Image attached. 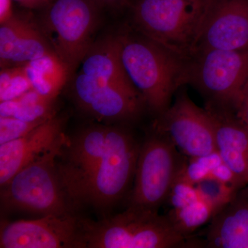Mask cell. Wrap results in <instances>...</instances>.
<instances>
[{"label":"cell","mask_w":248,"mask_h":248,"mask_svg":"<svg viewBox=\"0 0 248 248\" xmlns=\"http://www.w3.org/2000/svg\"><path fill=\"white\" fill-rule=\"evenodd\" d=\"M127 78L157 117L172 104L174 93L188 84V60L133 30L117 35Z\"/></svg>","instance_id":"cell-1"},{"label":"cell","mask_w":248,"mask_h":248,"mask_svg":"<svg viewBox=\"0 0 248 248\" xmlns=\"http://www.w3.org/2000/svg\"><path fill=\"white\" fill-rule=\"evenodd\" d=\"M79 248H174L194 246L167 215L128 206L99 221L80 218Z\"/></svg>","instance_id":"cell-2"},{"label":"cell","mask_w":248,"mask_h":248,"mask_svg":"<svg viewBox=\"0 0 248 248\" xmlns=\"http://www.w3.org/2000/svg\"><path fill=\"white\" fill-rule=\"evenodd\" d=\"M215 0H138L132 13L134 30L184 60L197 53Z\"/></svg>","instance_id":"cell-3"},{"label":"cell","mask_w":248,"mask_h":248,"mask_svg":"<svg viewBox=\"0 0 248 248\" xmlns=\"http://www.w3.org/2000/svg\"><path fill=\"white\" fill-rule=\"evenodd\" d=\"M141 144L125 125H108L107 151L70 199L73 208L106 211L118 203L135 179Z\"/></svg>","instance_id":"cell-4"},{"label":"cell","mask_w":248,"mask_h":248,"mask_svg":"<svg viewBox=\"0 0 248 248\" xmlns=\"http://www.w3.org/2000/svg\"><path fill=\"white\" fill-rule=\"evenodd\" d=\"M66 135L51 148L11 178L0 192L1 208L46 215L73 213V207L59 177L58 158Z\"/></svg>","instance_id":"cell-5"},{"label":"cell","mask_w":248,"mask_h":248,"mask_svg":"<svg viewBox=\"0 0 248 248\" xmlns=\"http://www.w3.org/2000/svg\"><path fill=\"white\" fill-rule=\"evenodd\" d=\"M167 137L152 128L142 142L128 206L159 210L186 159Z\"/></svg>","instance_id":"cell-6"},{"label":"cell","mask_w":248,"mask_h":248,"mask_svg":"<svg viewBox=\"0 0 248 248\" xmlns=\"http://www.w3.org/2000/svg\"><path fill=\"white\" fill-rule=\"evenodd\" d=\"M188 77L206 105L232 110L248 79V49L198 50L189 60Z\"/></svg>","instance_id":"cell-7"},{"label":"cell","mask_w":248,"mask_h":248,"mask_svg":"<svg viewBox=\"0 0 248 248\" xmlns=\"http://www.w3.org/2000/svg\"><path fill=\"white\" fill-rule=\"evenodd\" d=\"M97 7L93 0H56L46 16V36L71 74L93 43Z\"/></svg>","instance_id":"cell-8"},{"label":"cell","mask_w":248,"mask_h":248,"mask_svg":"<svg viewBox=\"0 0 248 248\" xmlns=\"http://www.w3.org/2000/svg\"><path fill=\"white\" fill-rule=\"evenodd\" d=\"M153 128L169 139L188 158L205 156L217 151L215 129L210 114L191 100L186 92L156 117Z\"/></svg>","instance_id":"cell-9"},{"label":"cell","mask_w":248,"mask_h":248,"mask_svg":"<svg viewBox=\"0 0 248 248\" xmlns=\"http://www.w3.org/2000/svg\"><path fill=\"white\" fill-rule=\"evenodd\" d=\"M73 93L79 108L101 122L129 123L146 107L135 88L104 82L82 73L75 79Z\"/></svg>","instance_id":"cell-10"},{"label":"cell","mask_w":248,"mask_h":248,"mask_svg":"<svg viewBox=\"0 0 248 248\" xmlns=\"http://www.w3.org/2000/svg\"><path fill=\"white\" fill-rule=\"evenodd\" d=\"M80 217L49 215L1 226V248H79Z\"/></svg>","instance_id":"cell-11"},{"label":"cell","mask_w":248,"mask_h":248,"mask_svg":"<svg viewBox=\"0 0 248 248\" xmlns=\"http://www.w3.org/2000/svg\"><path fill=\"white\" fill-rule=\"evenodd\" d=\"M108 125L93 124L67 136L57 165L62 187L70 199L107 151ZM71 203V202H70Z\"/></svg>","instance_id":"cell-12"},{"label":"cell","mask_w":248,"mask_h":248,"mask_svg":"<svg viewBox=\"0 0 248 248\" xmlns=\"http://www.w3.org/2000/svg\"><path fill=\"white\" fill-rule=\"evenodd\" d=\"M206 49H248V0H215L197 52Z\"/></svg>","instance_id":"cell-13"},{"label":"cell","mask_w":248,"mask_h":248,"mask_svg":"<svg viewBox=\"0 0 248 248\" xmlns=\"http://www.w3.org/2000/svg\"><path fill=\"white\" fill-rule=\"evenodd\" d=\"M65 117L54 115L27 135L0 144V187L51 148L65 135Z\"/></svg>","instance_id":"cell-14"},{"label":"cell","mask_w":248,"mask_h":248,"mask_svg":"<svg viewBox=\"0 0 248 248\" xmlns=\"http://www.w3.org/2000/svg\"><path fill=\"white\" fill-rule=\"evenodd\" d=\"M215 129L217 151L223 163L248 185V128L234 111L206 105Z\"/></svg>","instance_id":"cell-15"},{"label":"cell","mask_w":248,"mask_h":248,"mask_svg":"<svg viewBox=\"0 0 248 248\" xmlns=\"http://www.w3.org/2000/svg\"><path fill=\"white\" fill-rule=\"evenodd\" d=\"M205 245L210 248H248V185L212 218Z\"/></svg>","instance_id":"cell-16"},{"label":"cell","mask_w":248,"mask_h":248,"mask_svg":"<svg viewBox=\"0 0 248 248\" xmlns=\"http://www.w3.org/2000/svg\"><path fill=\"white\" fill-rule=\"evenodd\" d=\"M81 63V73L86 76L104 82L134 88L121 62L117 35L107 36L93 42Z\"/></svg>","instance_id":"cell-17"},{"label":"cell","mask_w":248,"mask_h":248,"mask_svg":"<svg viewBox=\"0 0 248 248\" xmlns=\"http://www.w3.org/2000/svg\"><path fill=\"white\" fill-rule=\"evenodd\" d=\"M24 66L33 89L49 99H55L71 75L69 68L56 53L46 55Z\"/></svg>","instance_id":"cell-18"},{"label":"cell","mask_w":248,"mask_h":248,"mask_svg":"<svg viewBox=\"0 0 248 248\" xmlns=\"http://www.w3.org/2000/svg\"><path fill=\"white\" fill-rule=\"evenodd\" d=\"M218 210L212 204L200 200L183 208L171 209L167 216L178 231L186 236L211 221Z\"/></svg>","instance_id":"cell-19"},{"label":"cell","mask_w":248,"mask_h":248,"mask_svg":"<svg viewBox=\"0 0 248 248\" xmlns=\"http://www.w3.org/2000/svg\"><path fill=\"white\" fill-rule=\"evenodd\" d=\"M52 53H55L46 36L29 22L18 44L11 66H22Z\"/></svg>","instance_id":"cell-20"},{"label":"cell","mask_w":248,"mask_h":248,"mask_svg":"<svg viewBox=\"0 0 248 248\" xmlns=\"http://www.w3.org/2000/svg\"><path fill=\"white\" fill-rule=\"evenodd\" d=\"M19 107L15 118L27 122H44L53 117L55 99L44 97L34 89L17 98Z\"/></svg>","instance_id":"cell-21"},{"label":"cell","mask_w":248,"mask_h":248,"mask_svg":"<svg viewBox=\"0 0 248 248\" xmlns=\"http://www.w3.org/2000/svg\"><path fill=\"white\" fill-rule=\"evenodd\" d=\"M29 21L13 16L9 20L1 23L0 27V62L1 68L11 66L19 40Z\"/></svg>","instance_id":"cell-22"},{"label":"cell","mask_w":248,"mask_h":248,"mask_svg":"<svg viewBox=\"0 0 248 248\" xmlns=\"http://www.w3.org/2000/svg\"><path fill=\"white\" fill-rule=\"evenodd\" d=\"M195 186L201 197L218 211L229 203L239 190L212 177L204 179Z\"/></svg>","instance_id":"cell-23"},{"label":"cell","mask_w":248,"mask_h":248,"mask_svg":"<svg viewBox=\"0 0 248 248\" xmlns=\"http://www.w3.org/2000/svg\"><path fill=\"white\" fill-rule=\"evenodd\" d=\"M14 66L12 78L4 86L0 87L1 102L17 99L28 91L33 89L24 65Z\"/></svg>","instance_id":"cell-24"},{"label":"cell","mask_w":248,"mask_h":248,"mask_svg":"<svg viewBox=\"0 0 248 248\" xmlns=\"http://www.w3.org/2000/svg\"><path fill=\"white\" fill-rule=\"evenodd\" d=\"M200 198L196 186L179 174L173 184L166 202H169L171 209H177L193 203Z\"/></svg>","instance_id":"cell-25"},{"label":"cell","mask_w":248,"mask_h":248,"mask_svg":"<svg viewBox=\"0 0 248 248\" xmlns=\"http://www.w3.org/2000/svg\"><path fill=\"white\" fill-rule=\"evenodd\" d=\"M44 122H24L13 117H0V144L27 135Z\"/></svg>","instance_id":"cell-26"},{"label":"cell","mask_w":248,"mask_h":248,"mask_svg":"<svg viewBox=\"0 0 248 248\" xmlns=\"http://www.w3.org/2000/svg\"><path fill=\"white\" fill-rule=\"evenodd\" d=\"M180 174L194 185L211 177L210 169L197 158H188L187 161L186 160Z\"/></svg>","instance_id":"cell-27"},{"label":"cell","mask_w":248,"mask_h":248,"mask_svg":"<svg viewBox=\"0 0 248 248\" xmlns=\"http://www.w3.org/2000/svg\"><path fill=\"white\" fill-rule=\"evenodd\" d=\"M232 110L237 118L248 128V79L239 93Z\"/></svg>","instance_id":"cell-28"},{"label":"cell","mask_w":248,"mask_h":248,"mask_svg":"<svg viewBox=\"0 0 248 248\" xmlns=\"http://www.w3.org/2000/svg\"><path fill=\"white\" fill-rule=\"evenodd\" d=\"M19 103L17 99L4 101L0 104V117H14L17 111Z\"/></svg>","instance_id":"cell-29"},{"label":"cell","mask_w":248,"mask_h":248,"mask_svg":"<svg viewBox=\"0 0 248 248\" xmlns=\"http://www.w3.org/2000/svg\"><path fill=\"white\" fill-rule=\"evenodd\" d=\"M14 16L11 0H0V23L9 20Z\"/></svg>","instance_id":"cell-30"},{"label":"cell","mask_w":248,"mask_h":248,"mask_svg":"<svg viewBox=\"0 0 248 248\" xmlns=\"http://www.w3.org/2000/svg\"><path fill=\"white\" fill-rule=\"evenodd\" d=\"M98 6H110L120 7L125 4L126 0H93Z\"/></svg>","instance_id":"cell-31"},{"label":"cell","mask_w":248,"mask_h":248,"mask_svg":"<svg viewBox=\"0 0 248 248\" xmlns=\"http://www.w3.org/2000/svg\"><path fill=\"white\" fill-rule=\"evenodd\" d=\"M15 1H18L23 6L28 8H36L45 3L44 0H15Z\"/></svg>","instance_id":"cell-32"},{"label":"cell","mask_w":248,"mask_h":248,"mask_svg":"<svg viewBox=\"0 0 248 248\" xmlns=\"http://www.w3.org/2000/svg\"><path fill=\"white\" fill-rule=\"evenodd\" d=\"M44 1H45V2H46V1H48V0H44Z\"/></svg>","instance_id":"cell-33"}]
</instances>
